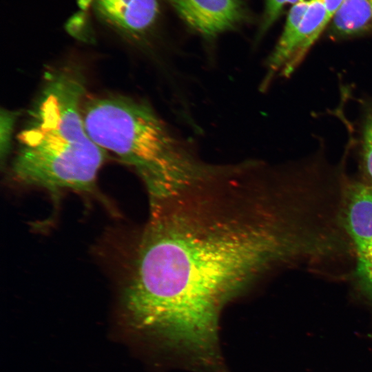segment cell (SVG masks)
<instances>
[{
	"instance_id": "1",
	"label": "cell",
	"mask_w": 372,
	"mask_h": 372,
	"mask_svg": "<svg viewBox=\"0 0 372 372\" xmlns=\"http://www.w3.org/2000/svg\"><path fill=\"white\" fill-rule=\"evenodd\" d=\"M262 170L216 165L149 202L121 300L128 327L165 360H219L226 306L302 251L287 189Z\"/></svg>"
},
{
	"instance_id": "2",
	"label": "cell",
	"mask_w": 372,
	"mask_h": 372,
	"mask_svg": "<svg viewBox=\"0 0 372 372\" xmlns=\"http://www.w3.org/2000/svg\"><path fill=\"white\" fill-rule=\"evenodd\" d=\"M85 81L81 69L48 71L17 135L11 165L17 181L52 192L94 193L107 153L88 134L83 121Z\"/></svg>"
},
{
	"instance_id": "3",
	"label": "cell",
	"mask_w": 372,
	"mask_h": 372,
	"mask_svg": "<svg viewBox=\"0 0 372 372\" xmlns=\"http://www.w3.org/2000/svg\"><path fill=\"white\" fill-rule=\"evenodd\" d=\"M82 111L90 136L107 154L136 171L149 201L170 194L211 168L144 102L117 95L90 96L85 99Z\"/></svg>"
},
{
	"instance_id": "4",
	"label": "cell",
	"mask_w": 372,
	"mask_h": 372,
	"mask_svg": "<svg viewBox=\"0 0 372 372\" xmlns=\"http://www.w3.org/2000/svg\"><path fill=\"white\" fill-rule=\"evenodd\" d=\"M324 0H298L292 4L282 32L267 60L265 83L290 76L329 25Z\"/></svg>"
},
{
	"instance_id": "5",
	"label": "cell",
	"mask_w": 372,
	"mask_h": 372,
	"mask_svg": "<svg viewBox=\"0 0 372 372\" xmlns=\"http://www.w3.org/2000/svg\"><path fill=\"white\" fill-rule=\"evenodd\" d=\"M346 196L344 223L356 254L357 282L372 301V186L352 184Z\"/></svg>"
},
{
	"instance_id": "6",
	"label": "cell",
	"mask_w": 372,
	"mask_h": 372,
	"mask_svg": "<svg viewBox=\"0 0 372 372\" xmlns=\"http://www.w3.org/2000/svg\"><path fill=\"white\" fill-rule=\"evenodd\" d=\"M193 30L210 39L250 19L242 0H166Z\"/></svg>"
},
{
	"instance_id": "7",
	"label": "cell",
	"mask_w": 372,
	"mask_h": 372,
	"mask_svg": "<svg viewBox=\"0 0 372 372\" xmlns=\"http://www.w3.org/2000/svg\"><path fill=\"white\" fill-rule=\"evenodd\" d=\"M101 22L135 43H143L154 30L160 14L158 0H94Z\"/></svg>"
},
{
	"instance_id": "8",
	"label": "cell",
	"mask_w": 372,
	"mask_h": 372,
	"mask_svg": "<svg viewBox=\"0 0 372 372\" xmlns=\"http://www.w3.org/2000/svg\"><path fill=\"white\" fill-rule=\"evenodd\" d=\"M329 36L349 39L372 33V0H344L329 24Z\"/></svg>"
},
{
	"instance_id": "9",
	"label": "cell",
	"mask_w": 372,
	"mask_h": 372,
	"mask_svg": "<svg viewBox=\"0 0 372 372\" xmlns=\"http://www.w3.org/2000/svg\"><path fill=\"white\" fill-rule=\"evenodd\" d=\"M360 141L362 165L366 176L372 183V106L363 120Z\"/></svg>"
},
{
	"instance_id": "10",
	"label": "cell",
	"mask_w": 372,
	"mask_h": 372,
	"mask_svg": "<svg viewBox=\"0 0 372 372\" xmlns=\"http://www.w3.org/2000/svg\"><path fill=\"white\" fill-rule=\"evenodd\" d=\"M65 28L70 35L81 41H94V31L87 12L79 10L72 14L66 21Z\"/></svg>"
},
{
	"instance_id": "11",
	"label": "cell",
	"mask_w": 372,
	"mask_h": 372,
	"mask_svg": "<svg viewBox=\"0 0 372 372\" xmlns=\"http://www.w3.org/2000/svg\"><path fill=\"white\" fill-rule=\"evenodd\" d=\"M298 0H265L264 12L262 17L259 35L264 34L276 22L285 6L293 4Z\"/></svg>"
},
{
	"instance_id": "12",
	"label": "cell",
	"mask_w": 372,
	"mask_h": 372,
	"mask_svg": "<svg viewBox=\"0 0 372 372\" xmlns=\"http://www.w3.org/2000/svg\"><path fill=\"white\" fill-rule=\"evenodd\" d=\"M17 113L5 111L1 112V158L6 157L10 147L11 134L13 130L14 121L17 118Z\"/></svg>"
},
{
	"instance_id": "13",
	"label": "cell",
	"mask_w": 372,
	"mask_h": 372,
	"mask_svg": "<svg viewBox=\"0 0 372 372\" xmlns=\"http://www.w3.org/2000/svg\"><path fill=\"white\" fill-rule=\"evenodd\" d=\"M344 0H324L328 17L331 21L333 16L340 6Z\"/></svg>"
},
{
	"instance_id": "14",
	"label": "cell",
	"mask_w": 372,
	"mask_h": 372,
	"mask_svg": "<svg viewBox=\"0 0 372 372\" xmlns=\"http://www.w3.org/2000/svg\"><path fill=\"white\" fill-rule=\"evenodd\" d=\"M94 0H76V4L80 10L87 12L92 8Z\"/></svg>"
}]
</instances>
